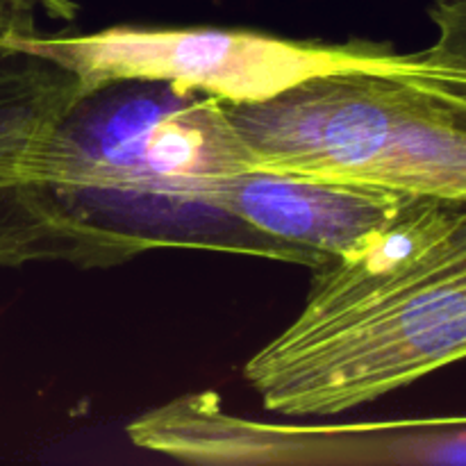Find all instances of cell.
Listing matches in <instances>:
<instances>
[{
	"label": "cell",
	"instance_id": "6da1fadb",
	"mask_svg": "<svg viewBox=\"0 0 466 466\" xmlns=\"http://www.w3.org/2000/svg\"><path fill=\"white\" fill-rule=\"evenodd\" d=\"M466 360V203L414 200L371 246L312 268L246 382L285 417H335Z\"/></svg>",
	"mask_w": 466,
	"mask_h": 466
},
{
	"label": "cell",
	"instance_id": "7a4b0ae2",
	"mask_svg": "<svg viewBox=\"0 0 466 466\" xmlns=\"http://www.w3.org/2000/svg\"><path fill=\"white\" fill-rule=\"evenodd\" d=\"M39 180L73 218L135 258L223 250L319 267L217 205L223 177L248 168L226 103L157 80L82 91L41 135Z\"/></svg>",
	"mask_w": 466,
	"mask_h": 466
},
{
	"label": "cell",
	"instance_id": "3957f363",
	"mask_svg": "<svg viewBox=\"0 0 466 466\" xmlns=\"http://www.w3.org/2000/svg\"><path fill=\"white\" fill-rule=\"evenodd\" d=\"M226 112L250 168L466 203V76L419 53L391 71L328 73Z\"/></svg>",
	"mask_w": 466,
	"mask_h": 466
},
{
	"label": "cell",
	"instance_id": "277c9868",
	"mask_svg": "<svg viewBox=\"0 0 466 466\" xmlns=\"http://www.w3.org/2000/svg\"><path fill=\"white\" fill-rule=\"evenodd\" d=\"M9 39L50 59L91 89L109 80H157L226 105L268 100L339 71H391L405 53L376 41H296L230 27H105L89 35L14 30Z\"/></svg>",
	"mask_w": 466,
	"mask_h": 466
},
{
	"label": "cell",
	"instance_id": "5b68a950",
	"mask_svg": "<svg viewBox=\"0 0 466 466\" xmlns=\"http://www.w3.org/2000/svg\"><path fill=\"white\" fill-rule=\"evenodd\" d=\"M139 449L200 464H455L458 419L280 426L187 394L127 423Z\"/></svg>",
	"mask_w": 466,
	"mask_h": 466
},
{
	"label": "cell",
	"instance_id": "8992f818",
	"mask_svg": "<svg viewBox=\"0 0 466 466\" xmlns=\"http://www.w3.org/2000/svg\"><path fill=\"white\" fill-rule=\"evenodd\" d=\"M82 91L73 73L0 36V267L109 268L135 259L73 218L36 177L41 135Z\"/></svg>",
	"mask_w": 466,
	"mask_h": 466
},
{
	"label": "cell",
	"instance_id": "52a82bcc",
	"mask_svg": "<svg viewBox=\"0 0 466 466\" xmlns=\"http://www.w3.org/2000/svg\"><path fill=\"white\" fill-rule=\"evenodd\" d=\"M417 198L362 182L248 167L223 177L217 205L259 235L323 264L371 246Z\"/></svg>",
	"mask_w": 466,
	"mask_h": 466
},
{
	"label": "cell",
	"instance_id": "ba28073f",
	"mask_svg": "<svg viewBox=\"0 0 466 466\" xmlns=\"http://www.w3.org/2000/svg\"><path fill=\"white\" fill-rule=\"evenodd\" d=\"M437 39L419 57L441 71L466 76V0H432L428 9Z\"/></svg>",
	"mask_w": 466,
	"mask_h": 466
},
{
	"label": "cell",
	"instance_id": "9c48e42d",
	"mask_svg": "<svg viewBox=\"0 0 466 466\" xmlns=\"http://www.w3.org/2000/svg\"><path fill=\"white\" fill-rule=\"evenodd\" d=\"M14 5H23L30 9H41L55 21H73L77 16V3L73 0H9Z\"/></svg>",
	"mask_w": 466,
	"mask_h": 466
}]
</instances>
